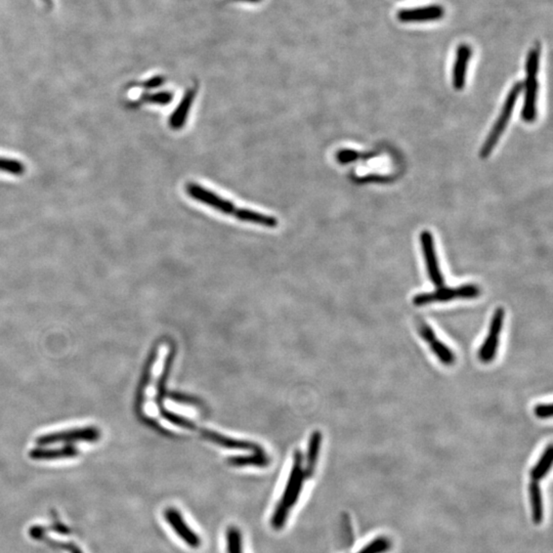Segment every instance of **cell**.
I'll list each match as a JSON object with an SVG mask.
<instances>
[{
  "instance_id": "1",
  "label": "cell",
  "mask_w": 553,
  "mask_h": 553,
  "mask_svg": "<svg viewBox=\"0 0 553 553\" xmlns=\"http://www.w3.org/2000/svg\"><path fill=\"white\" fill-rule=\"evenodd\" d=\"M185 189H187V193L189 194L190 197L193 199L202 202L218 211L224 212V214H231L238 218L239 220L268 227V228H276L278 226V220L273 216H266L261 212L253 211L250 209L236 207L232 202L220 197V195H216L214 192L209 191L198 183H188Z\"/></svg>"
},
{
  "instance_id": "2",
  "label": "cell",
  "mask_w": 553,
  "mask_h": 553,
  "mask_svg": "<svg viewBox=\"0 0 553 553\" xmlns=\"http://www.w3.org/2000/svg\"><path fill=\"white\" fill-rule=\"evenodd\" d=\"M541 45L536 42L530 49L526 60V80L523 90H525L522 117L526 123H533L537 116L538 73H539Z\"/></svg>"
},
{
  "instance_id": "3",
  "label": "cell",
  "mask_w": 553,
  "mask_h": 553,
  "mask_svg": "<svg viewBox=\"0 0 553 553\" xmlns=\"http://www.w3.org/2000/svg\"><path fill=\"white\" fill-rule=\"evenodd\" d=\"M303 480H305V474L301 472L300 462H299L298 465V460H297V464L294 466V470H293L290 478L287 483L284 494H283L280 502L276 505L275 511L272 515L271 526L273 529L281 530L285 527V524H286L289 517V513L292 511L294 505L296 504L299 495H300L301 490H303Z\"/></svg>"
},
{
  "instance_id": "4",
  "label": "cell",
  "mask_w": 553,
  "mask_h": 553,
  "mask_svg": "<svg viewBox=\"0 0 553 553\" xmlns=\"http://www.w3.org/2000/svg\"><path fill=\"white\" fill-rule=\"evenodd\" d=\"M524 83L521 81L515 82V86L511 88L509 94H507L506 100L503 104L502 110H501L500 115L498 119L495 123L490 135L488 136L487 140H485L483 144L482 150H480V157L483 159L488 158L491 153L494 150L496 144H498L499 138L502 136L503 131L506 129L509 120H511V115H513V110H515V105H517V99L519 94L523 92Z\"/></svg>"
},
{
  "instance_id": "5",
  "label": "cell",
  "mask_w": 553,
  "mask_h": 553,
  "mask_svg": "<svg viewBox=\"0 0 553 553\" xmlns=\"http://www.w3.org/2000/svg\"><path fill=\"white\" fill-rule=\"evenodd\" d=\"M480 290L476 285L466 284L450 288V287H437L433 292L419 293L413 297V303L417 307L430 305L433 303H447L453 299H472L480 296Z\"/></svg>"
},
{
  "instance_id": "6",
  "label": "cell",
  "mask_w": 553,
  "mask_h": 553,
  "mask_svg": "<svg viewBox=\"0 0 553 553\" xmlns=\"http://www.w3.org/2000/svg\"><path fill=\"white\" fill-rule=\"evenodd\" d=\"M163 515L167 526L185 545L192 550H198L201 546V538L195 530L192 529L181 511L175 507H169L164 511Z\"/></svg>"
},
{
  "instance_id": "7",
  "label": "cell",
  "mask_w": 553,
  "mask_h": 553,
  "mask_svg": "<svg viewBox=\"0 0 553 553\" xmlns=\"http://www.w3.org/2000/svg\"><path fill=\"white\" fill-rule=\"evenodd\" d=\"M100 437L96 427H80L65 430L53 431L38 437L39 445H55V443H75V441H94Z\"/></svg>"
},
{
  "instance_id": "8",
  "label": "cell",
  "mask_w": 553,
  "mask_h": 553,
  "mask_svg": "<svg viewBox=\"0 0 553 553\" xmlns=\"http://www.w3.org/2000/svg\"><path fill=\"white\" fill-rule=\"evenodd\" d=\"M505 311L498 307L491 320L489 334L478 350V358L483 363H491L496 357L499 348V338L504 324Z\"/></svg>"
},
{
  "instance_id": "9",
  "label": "cell",
  "mask_w": 553,
  "mask_h": 553,
  "mask_svg": "<svg viewBox=\"0 0 553 553\" xmlns=\"http://www.w3.org/2000/svg\"><path fill=\"white\" fill-rule=\"evenodd\" d=\"M420 244L423 255H424L425 265H426L429 280L433 282L435 286H443V276L441 275V268H439V261H437L435 241H433V234L429 231L421 232Z\"/></svg>"
},
{
  "instance_id": "10",
  "label": "cell",
  "mask_w": 553,
  "mask_h": 553,
  "mask_svg": "<svg viewBox=\"0 0 553 553\" xmlns=\"http://www.w3.org/2000/svg\"><path fill=\"white\" fill-rule=\"evenodd\" d=\"M445 8L439 4L404 8L397 14L398 20L402 23L435 22L445 16Z\"/></svg>"
},
{
  "instance_id": "11",
  "label": "cell",
  "mask_w": 553,
  "mask_h": 553,
  "mask_svg": "<svg viewBox=\"0 0 553 553\" xmlns=\"http://www.w3.org/2000/svg\"><path fill=\"white\" fill-rule=\"evenodd\" d=\"M472 49L466 43H462L457 47L453 70H452V83L457 90H463L467 77L468 64L472 59Z\"/></svg>"
},
{
  "instance_id": "12",
  "label": "cell",
  "mask_w": 553,
  "mask_h": 553,
  "mask_svg": "<svg viewBox=\"0 0 553 553\" xmlns=\"http://www.w3.org/2000/svg\"><path fill=\"white\" fill-rule=\"evenodd\" d=\"M196 94H197V86H192L191 88L187 90L183 100L179 103V107L175 109V112L171 115L169 118V127L172 129H181L185 125V120H187L188 115H189L190 110H191L192 105H193L194 100H195Z\"/></svg>"
},
{
  "instance_id": "13",
  "label": "cell",
  "mask_w": 553,
  "mask_h": 553,
  "mask_svg": "<svg viewBox=\"0 0 553 553\" xmlns=\"http://www.w3.org/2000/svg\"><path fill=\"white\" fill-rule=\"evenodd\" d=\"M530 498H531L532 515L533 522L539 525L543 521L544 509L543 500H542L541 489L536 480H532L529 486Z\"/></svg>"
},
{
  "instance_id": "14",
  "label": "cell",
  "mask_w": 553,
  "mask_h": 553,
  "mask_svg": "<svg viewBox=\"0 0 553 553\" xmlns=\"http://www.w3.org/2000/svg\"><path fill=\"white\" fill-rule=\"evenodd\" d=\"M552 446L550 445L548 448H546L545 451L543 452V454H542L539 461H538L537 463L534 465V467L532 468L531 472H530V476H531L532 480H536V482H539V480H541L542 478H545L546 474H548L550 468H552Z\"/></svg>"
},
{
  "instance_id": "15",
  "label": "cell",
  "mask_w": 553,
  "mask_h": 553,
  "mask_svg": "<svg viewBox=\"0 0 553 553\" xmlns=\"http://www.w3.org/2000/svg\"><path fill=\"white\" fill-rule=\"evenodd\" d=\"M76 455V450L71 447L55 448L49 450H33L31 458L35 460H53L69 458Z\"/></svg>"
},
{
  "instance_id": "16",
  "label": "cell",
  "mask_w": 553,
  "mask_h": 553,
  "mask_svg": "<svg viewBox=\"0 0 553 553\" xmlns=\"http://www.w3.org/2000/svg\"><path fill=\"white\" fill-rule=\"evenodd\" d=\"M227 553H245L243 535L236 526H231L226 531Z\"/></svg>"
},
{
  "instance_id": "17",
  "label": "cell",
  "mask_w": 553,
  "mask_h": 553,
  "mask_svg": "<svg viewBox=\"0 0 553 553\" xmlns=\"http://www.w3.org/2000/svg\"><path fill=\"white\" fill-rule=\"evenodd\" d=\"M429 346H430L433 354L441 361V364L446 365V366H451L455 362V355L452 352L451 348L441 340H437L435 338V340L429 342Z\"/></svg>"
},
{
  "instance_id": "18",
  "label": "cell",
  "mask_w": 553,
  "mask_h": 553,
  "mask_svg": "<svg viewBox=\"0 0 553 553\" xmlns=\"http://www.w3.org/2000/svg\"><path fill=\"white\" fill-rule=\"evenodd\" d=\"M322 435L319 431H316L313 433L311 439V443H309V474H313L315 470L316 464H317L318 455H319L320 446H321Z\"/></svg>"
},
{
  "instance_id": "19",
  "label": "cell",
  "mask_w": 553,
  "mask_h": 553,
  "mask_svg": "<svg viewBox=\"0 0 553 553\" xmlns=\"http://www.w3.org/2000/svg\"><path fill=\"white\" fill-rule=\"evenodd\" d=\"M391 548V540L387 537H377L367 544L358 553H385Z\"/></svg>"
},
{
  "instance_id": "20",
  "label": "cell",
  "mask_w": 553,
  "mask_h": 553,
  "mask_svg": "<svg viewBox=\"0 0 553 553\" xmlns=\"http://www.w3.org/2000/svg\"><path fill=\"white\" fill-rule=\"evenodd\" d=\"M25 165L16 159L1 158L0 157V171L14 175H22L25 172Z\"/></svg>"
},
{
  "instance_id": "21",
  "label": "cell",
  "mask_w": 553,
  "mask_h": 553,
  "mask_svg": "<svg viewBox=\"0 0 553 553\" xmlns=\"http://www.w3.org/2000/svg\"><path fill=\"white\" fill-rule=\"evenodd\" d=\"M173 94L169 92H156V94H142L140 103H150V104L166 105L172 101Z\"/></svg>"
},
{
  "instance_id": "22",
  "label": "cell",
  "mask_w": 553,
  "mask_h": 553,
  "mask_svg": "<svg viewBox=\"0 0 553 553\" xmlns=\"http://www.w3.org/2000/svg\"><path fill=\"white\" fill-rule=\"evenodd\" d=\"M359 158H360V154L354 150L338 151L337 154H336V159L342 164L354 162V161L358 160Z\"/></svg>"
},
{
  "instance_id": "23",
  "label": "cell",
  "mask_w": 553,
  "mask_h": 553,
  "mask_svg": "<svg viewBox=\"0 0 553 553\" xmlns=\"http://www.w3.org/2000/svg\"><path fill=\"white\" fill-rule=\"evenodd\" d=\"M418 331L421 338L425 340V342H428V344L435 339V331H433V328H431L428 324L425 323L424 321L419 322Z\"/></svg>"
},
{
  "instance_id": "24",
  "label": "cell",
  "mask_w": 553,
  "mask_h": 553,
  "mask_svg": "<svg viewBox=\"0 0 553 553\" xmlns=\"http://www.w3.org/2000/svg\"><path fill=\"white\" fill-rule=\"evenodd\" d=\"M534 414L540 419H548L552 417V404H539L534 408Z\"/></svg>"
},
{
  "instance_id": "25",
  "label": "cell",
  "mask_w": 553,
  "mask_h": 553,
  "mask_svg": "<svg viewBox=\"0 0 553 553\" xmlns=\"http://www.w3.org/2000/svg\"><path fill=\"white\" fill-rule=\"evenodd\" d=\"M163 83H164V78L161 77V76H156V77L151 78L148 81L144 82L142 86L146 88H155L162 86Z\"/></svg>"
},
{
  "instance_id": "26",
  "label": "cell",
  "mask_w": 553,
  "mask_h": 553,
  "mask_svg": "<svg viewBox=\"0 0 553 553\" xmlns=\"http://www.w3.org/2000/svg\"><path fill=\"white\" fill-rule=\"evenodd\" d=\"M57 545L64 546L66 548V550H69L70 553H83L80 550V548H78L77 546L74 545V544H67V545H63V544H57Z\"/></svg>"
},
{
  "instance_id": "27",
  "label": "cell",
  "mask_w": 553,
  "mask_h": 553,
  "mask_svg": "<svg viewBox=\"0 0 553 553\" xmlns=\"http://www.w3.org/2000/svg\"><path fill=\"white\" fill-rule=\"evenodd\" d=\"M236 1L259 2L261 1V0H236Z\"/></svg>"
}]
</instances>
